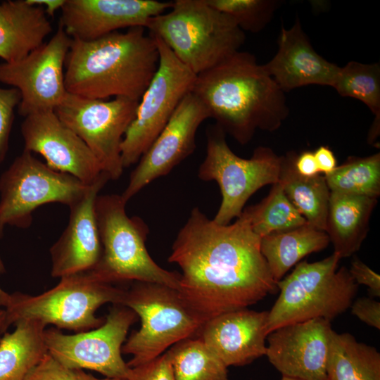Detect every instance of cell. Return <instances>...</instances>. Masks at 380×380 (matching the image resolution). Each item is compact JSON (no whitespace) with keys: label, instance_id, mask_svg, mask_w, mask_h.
Returning <instances> with one entry per match:
<instances>
[{"label":"cell","instance_id":"4316f807","mask_svg":"<svg viewBox=\"0 0 380 380\" xmlns=\"http://www.w3.org/2000/svg\"><path fill=\"white\" fill-rule=\"evenodd\" d=\"M327 380H380V353L348 333L333 331L327 362Z\"/></svg>","mask_w":380,"mask_h":380},{"label":"cell","instance_id":"9c48e42d","mask_svg":"<svg viewBox=\"0 0 380 380\" xmlns=\"http://www.w3.org/2000/svg\"><path fill=\"white\" fill-rule=\"evenodd\" d=\"M226 134L216 125L207 132L206 155L198 177L215 181L222 194L220 206L213 219L227 225L239 217L248 198L258 189L279 182L282 156L270 148H256L249 159L236 155L228 146Z\"/></svg>","mask_w":380,"mask_h":380},{"label":"cell","instance_id":"1f68e13d","mask_svg":"<svg viewBox=\"0 0 380 380\" xmlns=\"http://www.w3.org/2000/svg\"><path fill=\"white\" fill-rule=\"evenodd\" d=\"M229 15L245 32H258L270 22L281 1L277 0H205Z\"/></svg>","mask_w":380,"mask_h":380},{"label":"cell","instance_id":"5bb4252c","mask_svg":"<svg viewBox=\"0 0 380 380\" xmlns=\"http://www.w3.org/2000/svg\"><path fill=\"white\" fill-rule=\"evenodd\" d=\"M71 40L58 23L49 42L18 61L0 63V82L20 91L18 113L21 116L54 111L63 101L68 93L65 62Z\"/></svg>","mask_w":380,"mask_h":380},{"label":"cell","instance_id":"8992f818","mask_svg":"<svg viewBox=\"0 0 380 380\" xmlns=\"http://www.w3.org/2000/svg\"><path fill=\"white\" fill-rule=\"evenodd\" d=\"M340 260L333 253L319 261L300 262L277 281L280 293L268 311V334L284 325L309 319L331 322L350 308L358 284L346 267L338 269Z\"/></svg>","mask_w":380,"mask_h":380},{"label":"cell","instance_id":"2e32d148","mask_svg":"<svg viewBox=\"0 0 380 380\" xmlns=\"http://www.w3.org/2000/svg\"><path fill=\"white\" fill-rule=\"evenodd\" d=\"M20 130L24 149L40 154L51 169L71 175L87 185L101 174L99 162L86 144L53 110L28 115Z\"/></svg>","mask_w":380,"mask_h":380},{"label":"cell","instance_id":"d590c367","mask_svg":"<svg viewBox=\"0 0 380 380\" xmlns=\"http://www.w3.org/2000/svg\"><path fill=\"white\" fill-rule=\"evenodd\" d=\"M352 313L360 321L375 329H380V303L372 298L354 300L350 305Z\"/></svg>","mask_w":380,"mask_h":380},{"label":"cell","instance_id":"d4e9b609","mask_svg":"<svg viewBox=\"0 0 380 380\" xmlns=\"http://www.w3.org/2000/svg\"><path fill=\"white\" fill-rule=\"evenodd\" d=\"M329 238L308 223L261 237L260 251L277 283L306 255L326 248Z\"/></svg>","mask_w":380,"mask_h":380},{"label":"cell","instance_id":"f35d334b","mask_svg":"<svg viewBox=\"0 0 380 380\" xmlns=\"http://www.w3.org/2000/svg\"><path fill=\"white\" fill-rule=\"evenodd\" d=\"M313 153L319 173L329 175L337 167L336 157L329 147L320 146Z\"/></svg>","mask_w":380,"mask_h":380},{"label":"cell","instance_id":"484cf974","mask_svg":"<svg viewBox=\"0 0 380 380\" xmlns=\"http://www.w3.org/2000/svg\"><path fill=\"white\" fill-rule=\"evenodd\" d=\"M296 153L290 151L282 156L279 183L296 210L307 222L325 232L330 190L324 175L302 177L294 167Z\"/></svg>","mask_w":380,"mask_h":380},{"label":"cell","instance_id":"7a4b0ae2","mask_svg":"<svg viewBox=\"0 0 380 380\" xmlns=\"http://www.w3.org/2000/svg\"><path fill=\"white\" fill-rule=\"evenodd\" d=\"M191 92L216 125L242 145L257 129H277L289 113L284 92L246 51L196 75Z\"/></svg>","mask_w":380,"mask_h":380},{"label":"cell","instance_id":"603a6c76","mask_svg":"<svg viewBox=\"0 0 380 380\" xmlns=\"http://www.w3.org/2000/svg\"><path fill=\"white\" fill-rule=\"evenodd\" d=\"M377 201L375 198L330 191L325 232L341 259L360 249Z\"/></svg>","mask_w":380,"mask_h":380},{"label":"cell","instance_id":"4dcf8cb0","mask_svg":"<svg viewBox=\"0 0 380 380\" xmlns=\"http://www.w3.org/2000/svg\"><path fill=\"white\" fill-rule=\"evenodd\" d=\"M333 88L342 96L362 101L380 121V65L350 61L341 67Z\"/></svg>","mask_w":380,"mask_h":380},{"label":"cell","instance_id":"7bdbcfd3","mask_svg":"<svg viewBox=\"0 0 380 380\" xmlns=\"http://www.w3.org/2000/svg\"><path fill=\"white\" fill-rule=\"evenodd\" d=\"M281 380H300V379H293V378H290V377H286V376H282Z\"/></svg>","mask_w":380,"mask_h":380},{"label":"cell","instance_id":"44dd1931","mask_svg":"<svg viewBox=\"0 0 380 380\" xmlns=\"http://www.w3.org/2000/svg\"><path fill=\"white\" fill-rule=\"evenodd\" d=\"M277 42L276 54L262 65L284 93L310 84L333 87L341 67L315 51L298 19L281 27Z\"/></svg>","mask_w":380,"mask_h":380},{"label":"cell","instance_id":"8fae6325","mask_svg":"<svg viewBox=\"0 0 380 380\" xmlns=\"http://www.w3.org/2000/svg\"><path fill=\"white\" fill-rule=\"evenodd\" d=\"M151 36L158 49L159 64L139 101L135 117L124 135L121 144L124 168L138 163L169 122L184 97L191 91L196 79V75L184 65L160 38Z\"/></svg>","mask_w":380,"mask_h":380},{"label":"cell","instance_id":"74e56055","mask_svg":"<svg viewBox=\"0 0 380 380\" xmlns=\"http://www.w3.org/2000/svg\"><path fill=\"white\" fill-rule=\"evenodd\" d=\"M294 167L298 175L305 177H312L319 174L314 153L305 151L297 154Z\"/></svg>","mask_w":380,"mask_h":380},{"label":"cell","instance_id":"f1b7e54d","mask_svg":"<svg viewBox=\"0 0 380 380\" xmlns=\"http://www.w3.org/2000/svg\"><path fill=\"white\" fill-rule=\"evenodd\" d=\"M324 177L330 191L377 198L380 195V153L350 156Z\"/></svg>","mask_w":380,"mask_h":380},{"label":"cell","instance_id":"60d3db41","mask_svg":"<svg viewBox=\"0 0 380 380\" xmlns=\"http://www.w3.org/2000/svg\"><path fill=\"white\" fill-rule=\"evenodd\" d=\"M5 272V267L0 258V274ZM9 293H7L0 288V307H4L6 302L8 298Z\"/></svg>","mask_w":380,"mask_h":380},{"label":"cell","instance_id":"cb8c5ba5","mask_svg":"<svg viewBox=\"0 0 380 380\" xmlns=\"http://www.w3.org/2000/svg\"><path fill=\"white\" fill-rule=\"evenodd\" d=\"M15 329L0 339V380H25L48 353L44 331L46 325L34 319H20Z\"/></svg>","mask_w":380,"mask_h":380},{"label":"cell","instance_id":"f546056e","mask_svg":"<svg viewBox=\"0 0 380 380\" xmlns=\"http://www.w3.org/2000/svg\"><path fill=\"white\" fill-rule=\"evenodd\" d=\"M253 231L260 237L290 230L308 223L286 198L279 182L272 185L259 203L246 208Z\"/></svg>","mask_w":380,"mask_h":380},{"label":"cell","instance_id":"e0dca14e","mask_svg":"<svg viewBox=\"0 0 380 380\" xmlns=\"http://www.w3.org/2000/svg\"><path fill=\"white\" fill-rule=\"evenodd\" d=\"M331 322L317 318L284 325L267 336L266 356L282 375L300 380H327Z\"/></svg>","mask_w":380,"mask_h":380},{"label":"cell","instance_id":"277c9868","mask_svg":"<svg viewBox=\"0 0 380 380\" xmlns=\"http://www.w3.org/2000/svg\"><path fill=\"white\" fill-rule=\"evenodd\" d=\"M198 75L239 51L245 33L228 15L205 0H177L167 13L151 18L146 27Z\"/></svg>","mask_w":380,"mask_h":380},{"label":"cell","instance_id":"6da1fadb","mask_svg":"<svg viewBox=\"0 0 380 380\" xmlns=\"http://www.w3.org/2000/svg\"><path fill=\"white\" fill-rule=\"evenodd\" d=\"M260 239L243 210L234 223L221 225L192 209L168 261L181 268L179 292L205 322L247 308L278 290Z\"/></svg>","mask_w":380,"mask_h":380},{"label":"cell","instance_id":"4fadbf2b","mask_svg":"<svg viewBox=\"0 0 380 380\" xmlns=\"http://www.w3.org/2000/svg\"><path fill=\"white\" fill-rule=\"evenodd\" d=\"M137 320L133 310L114 304L101 326L71 335L51 327L45 329L44 339L48 353L65 367L94 370L109 379L129 380L131 368L122 357V346Z\"/></svg>","mask_w":380,"mask_h":380},{"label":"cell","instance_id":"d6a6232c","mask_svg":"<svg viewBox=\"0 0 380 380\" xmlns=\"http://www.w3.org/2000/svg\"><path fill=\"white\" fill-rule=\"evenodd\" d=\"M25 380H117L99 379L81 369L65 367L47 353L27 375Z\"/></svg>","mask_w":380,"mask_h":380},{"label":"cell","instance_id":"7402d4cb","mask_svg":"<svg viewBox=\"0 0 380 380\" xmlns=\"http://www.w3.org/2000/svg\"><path fill=\"white\" fill-rule=\"evenodd\" d=\"M52 27L44 8L28 0L0 3V58L18 61L44 44Z\"/></svg>","mask_w":380,"mask_h":380},{"label":"cell","instance_id":"83f0119b","mask_svg":"<svg viewBox=\"0 0 380 380\" xmlns=\"http://www.w3.org/2000/svg\"><path fill=\"white\" fill-rule=\"evenodd\" d=\"M166 354L175 380H228L227 367L200 337L179 341Z\"/></svg>","mask_w":380,"mask_h":380},{"label":"cell","instance_id":"30bf717a","mask_svg":"<svg viewBox=\"0 0 380 380\" xmlns=\"http://www.w3.org/2000/svg\"><path fill=\"white\" fill-rule=\"evenodd\" d=\"M89 185L51 169L24 149L0 177V238L6 225L30 227L32 213L42 205L60 203L71 206Z\"/></svg>","mask_w":380,"mask_h":380},{"label":"cell","instance_id":"d6986e66","mask_svg":"<svg viewBox=\"0 0 380 380\" xmlns=\"http://www.w3.org/2000/svg\"><path fill=\"white\" fill-rule=\"evenodd\" d=\"M102 172L86 192L69 207L67 227L50 248L51 274L63 277L92 270L99 261L101 243L97 226L95 203L99 191L110 180Z\"/></svg>","mask_w":380,"mask_h":380},{"label":"cell","instance_id":"ffe728a7","mask_svg":"<svg viewBox=\"0 0 380 380\" xmlns=\"http://www.w3.org/2000/svg\"><path fill=\"white\" fill-rule=\"evenodd\" d=\"M268 311H230L205 322L198 333L205 344L229 366H244L266 355Z\"/></svg>","mask_w":380,"mask_h":380},{"label":"cell","instance_id":"ba28073f","mask_svg":"<svg viewBox=\"0 0 380 380\" xmlns=\"http://www.w3.org/2000/svg\"><path fill=\"white\" fill-rule=\"evenodd\" d=\"M141 319V327L122 346L130 354V368L160 356L167 348L198 333L203 319L185 302L179 291L165 285L134 281L122 304Z\"/></svg>","mask_w":380,"mask_h":380},{"label":"cell","instance_id":"8d00e7d4","mask_svg":"<svg viewBox=\"0 0 380 380\" xmlns=\"http://www.w3.org/2000/svg\"><path fill=\"white\" fill-rule=\"evenodd\" d=\"M357 284L368 287L373 296H380V276L357 258H354L348 270Z\"/></svg>","mask_w":380,"mask_h":380},{"label":"cell","instance_id":"5b68a950","mask_svg":"<svg viewBox=\"0 0 380 380\" xmlns=\"http://www.w3.org/2000/svg\"><path fill=\"white\" fill-rule=\"evenodd\" d=\"M121 195H99L95 213L101 255L89 272L109 284L127 281L156 283L179 289L181 274L160 267L149 255L146 241L147 224L139 217H129Z\"/></svg>","mask_w":380,"mask_h":380},{"label":"cell","instance_id":"ab89813d","mask_svg":"<svg viewBox=\"0 0 380 380\" xmlns=\"http://www.w3.org/2000/svg\"><path fill=\"white\" fill-rule=\"evenodd\" d=\"M34 5L41 6L44 8L47 16L53 17L54 13L61 9L65 0H28Z\"/></svg>","mask_w":380,"mask_h":380},{"label":"cell","instance_id":"e575fe53","mask_svg":"<svg viewBox=\"0 0 380 380\" xmlns=\"http://www.w3.org/2000/svg\"><path fill=\"white\" fill-rule=\"evenodd\" d=\"M129 380H175L166 353L131 368Z\"/></svg>","mask_w":380,"mask_h":380},{"label":"cell","instance_id":"9a60e30c","mask_svg":"<svg viewBox=\"0 0 380 380\" xmlns=\"http://www.w3.org/2000/svg\"><path fill=\"white\" fill-rule=\"evenodd\" d=\"M210 118L208 110L191 91L179 104L163 129L132 172L127 186L121 194L127 201L153 180L167 175L196 148L200 125Z\"/></svg>","mask_w":380,"mask_h":380},{"label":"cell","instance_id":"ac0fdd59","mask_svg":"<svg viewBox=\"0 0 380 380\" xmlns=\"http://www.w3.org/2000/svg\"><path fill=\"white\" fill-rule=\"evenodd\" d=\"M172 6L156 0H65L59 23L71 39L89 41L121 28H146Z\"/></svg>","mask_w":380,"mask_h":380},{"label":"cell","instance_id":"836d02e7","mask_svg":"<svg viewBox=\"0 0 380 380\" xmlns=\"http://www.w3.org/2000/svg\"><path fill=\"white\" fill-rule=\"evenodd\" d=\"M21 99L20 91L13 87L0 88V164L8 149L10 133L14 119V110Z\"/></svg>","mask_w":380,"mask_h":380},{"label":"cell","instance_id":"3957f363","mask_svg":"<svg viewBox=\"0 0 380 380\" xmlns=\"http://www.w3.org/2000/svg\"><path fill=\"white\" fill-rule=\"evenodd\" d=\"M145 29L133 27L89 41L72 39L65 62L67 92L139 101L159 64L156 43Z\"/></svg>","mask_w":380,"mask_h":380},{"label":"cell","instance_id":"b9f144b4","mask_svg":"<svg viewBox=\"0 0 380 380\" xmlns=\"http://www.w3.org/2000/svg\"><path fill=\"white\" fill-rule=\"evenodd\" d=\"M8 329L6 324V312L5 309L0 308V339L2 334H4Z\"/></svg>","mask_w":380,"mask_h":380},{"label":"cell","instance_id":"7c38bea8","mask_svg":"<svg viewBox=\"0 0 380 380\" xmlns=\"http://www.w3.org/2000/svg\"><path fill=\"white\" fill-rule=\"evenodd\" d=\"M138 104L125 97L92 99L68 92L54 112L86 144L102 172L116 180L124 170L121 144Z\"/></svg>","mask_w":380,"mask_h":380},{"label":"cell","instance_id":"52a82bcc","mask_svg":"<svg viewBox=\"0 0 380 380\" xmlns=\"http://www.w3.org/2000/svg\"><path fill=\"white\" fill-rule=\"evenodd\" d=\"M52 289L37 296L9 294L4 309L8 328L20 319H34L76 333L101 326L96 316L103 304H122L126 290L101 281L89 272L60 278Z\"/></svg>","mask_w":380,"mask_h":380}]
</instances>
